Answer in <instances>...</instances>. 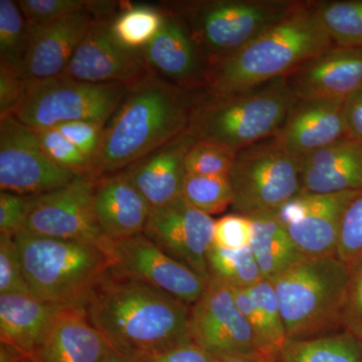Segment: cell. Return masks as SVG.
<instances>
[{"instance_id":"6da1fadb","label":"cell","mask_w":362,"mask_h":362,"mask_svg":"<svg viewBox=\"0 0 362 362\" xmlns=\"http://www.w3.org/2000/svg\"><path fill=\"white\" fill-rule=\"evenodd\" d=\"M114 351L146 362L192 342V306L111 267L80 305Z\"/></svg>"},{"instance_id":"7a4b0ae2","label":"cell","mask_w":362,"mask_h":362,"mask_svg":"<svg viewBox=\"0 0 362 362\" xmlns=\"http://www.w3.org/2000/svg\"><path fill=\"white\" fill-rule=\"evenodd\" d=\"M202 93L189 92L149 71L128 88L105 125L93 178L120 173L187 131Z\"/></svg>"},{"instance_id":"3957f363","label":"cell","mask_w":362,"mask_h":362,"mask_svg":"<svg viewBox=\"0 0 362 362\" xmlns=\"http://www.w3.org/2000/svg\"><path fill=\"white\" fill-rule=\"evenodd\" d=\"M334 45L316 1H297L289 13L246 47L209 69L204 92L223 96L287 77Z\"/></svg>"},{"instance_id":"277c9868","label":"cell","mask_w":362,"mask_h":362,"mask_svg":"<svg viewBox=\"0 0 362 362\" xmlns=\"http://www.w3.org/2000/svg\"><path fill=\"white\" fill-rule=\"evenodd\" d=\"M295 102L285 78L223 96L204 92L192 108L187 131L197 141L216 143L238 153L277 135Z\"/></svg>"},{"instance_id":"5b68a950","label":"cell","mask_w":362,"mask_h":362,"mask_svg":"<svg viewBox=\"0 0 362 362\" xmlns=\"http://www.w3.org/2000/svg\"><path fill=\"white\" fill-rule=\"evenodd\" d=\"M350 268L334 257H304L272 279L288 340L309 339L342 327Z\"/></svg>"},{"instance_id":"8992f818","label":"cell","mask_w":362,"mask_h":362,"mask_svg":"<svg viewBox=\"0 0 362 362\" xmlns=\"http://www.w3.org/2000/svg\"><path fill=\"white\" fill-rule=\"evenodd\" d=\"M13 238L30 293L42 301L80 306L114 264L110 255L88 243L25 230Z\"/></svg>"},{"instance_id":"52a82bcc","label":"cell","mask_w":362,"mask_h":362,"mask_svg":"<svg viewBox=\"0 0 362 362\" xmlns=\"http://www.w3.org/2000/svg\"><path fill=\"white\" fill-rule=\"evenodd\" d=\"M297 0H187L164 11L185 26L206 69L218 65L277 23Z\"/></svg>"},{"instance_id":"ba28073f","label":"cell","mask_w":362,"mask_h":362,"mask_svg":"<svg viewBox=\"0 0 362 362\" xmlns=\"http://www.w3.org/2000/svg\"><path fill=\"white\" fill-rule=\"evenodd\" d=\"M303 159L267 138L240 150L228 175L233 213L252 216L275 214L302 190Z\"/></svg>"},{"instance_id":"9c48e42d","label":"cell","mask_w":362,"mask_h":362,"mask_svg":"<svg viewBox=\"0 0 362 362\" xmlns=\"http://www.w3.org/2000/svg\"><path fill=\"white\" fill-rule=\"evenodd\" d=\"M130 85L92 84L59 75L28 83L25 101L16 117L32 129L74 121L106 125Z\"/></svg>"},{"instance_id":"30bf717a","label":"cell","mask_w":362,"mask_h":362,"mask_svg":"<svg viewBox=\"0 0 362 362\" xmlns=\"http://www.w3.org/2000/svg\"><path fill=\"white\" fill-rule=\"evenodd\" d=\"M94 187L92 177L78 175L65 187L33 197L23 230L45 237L88 243L113 258L114 244L105 235L98 221Z\"/></svg>"},{"instance_id":"8fae6325","label":"cell","mask_w":362,"mask_h":362,"mask_svg":"<svg viewBox=\"0 0 362 362\" xmlns=\"http://www.w3.org/2000/svg\"><path fill=\"white\" fill-rule=\"evenodd\" d=\"M190 337L192 342L218 359L274 361L259 347L235 304L232 288L218 281L209 280L206 291L192 306Z\"/></svg>"},{"instance_id":"7c38bea8","label":"cell","mask_w":362,"mask_h":362,"mask_svg":"<svg viewBox=\"0 0 362 362\" xmlns=\"http://www.w3.org/2000/svg\"><path fill=\"white\" fill-rule=\"evenodd\" d=\"M52 160L32 128L16 116L0 120V189L37 197L65 187L77 177Z\"/></svg>"},{"instance_id":"4fadbf2b","label":"cell","mask_w":362,"mask_h":362,"mask_svg":"<svg viewBox=\"0 0 362 362\" xmlns=\"http://www.w3.org/2000/svg\"><path fill=\"white\" fill-rule=\"evenodd\" d=\"M214 228L211 216L181 197L151 209L143 235L209 282L206 257L214 244Z\"/></svg>"},{"instance_id":"5bb4252c","label":"cell","mask_w":362,"mask_h":362,"mask_svg":"<svg viewBox=\"0 0 362 362\" xmlns=\"http://www.w3.org/2000/svg\"><path fill=\"white\" fill-rule=\"evenodd\" d=\"M358 192L329 194L300 192L275 214L304 257H334L343 216Z\"/></svg>"},{"instance_id":"9a60e30c","label":"cell","mask_w":362,"mask_h":362,"mask_svg":"<svg viewBox=\"0 0 362 362\" xmlns=\"http://www.w3.org/2000/svg\"><path fill=\"white\" fill-rule=\"evenodd\" d=\"M111 21L95 20L62 76L92 84L131 85L149 73L142 49L121 44L112 33Z\"/></svg>"},{"instance_id":"2e32d148","label":"cell","mask_w":362,"mask_h":362,"mask_svg":"<svg viewBox=\"0 0 362 362\" xmlns=\"http://www.w3.org/2000/svg\"><path fill=\"white\" fill-rule=\"evenodd\" d=\"M113 259L117 271L190 306L206 291V280L162 251L143 233L115 243Z\"/></svg>"},{"instance_id":"e0dca14e","label":"cell","mask_w":362,"mask_h":362,"mask_svg":"<svg viewBox=\"0 0 362 362\" xmlns=\"http://www.w3.org/2000/svg\"><path fill=\"white\" fill-rule=\"evenodd\" d=\"M341 99H296L278 134L286 151L303 159L349 135Z\"/></svg>"},{"instance_id":"ac0fdd59","label":"cell","mask_w":362,"mask_h":362,"mask_svg":"<svg viewBox=\"0 0 362 362\" xmlns=\"http://www.w3.org/2000/svg\"><path fill=\"white\" fill-rule=\"evenodd\" d=\"M163 11L160 30L142 49L147 68L181 89L204 92L207 69L199 49L183 23Z\"/></svg>"},{"instance_id":"d6986e66","label":"cell","mask_w":362,"mask_h":362,"mask_svg":"<svg viewBox=\"0 0 362 362\" xmlns=\"http://www.w3.org/2000/svg\"><path fill=\"white\" fill-rule=\"evenodd\" d=\"M285 78L296 99L347 100L362 87V49L334 45Z\"/></svg>"},{"instance_id":"ffe728a7","label":"cell","mask_w":362,"mask_h":362,"mask_svg":"<svg viewBox=\"0 0 362 362\" xmlns=\"http://www.w3.org/2000/svg\"><path fill=\"white\" fill-rule=\"evenodd\" d=\"M195 142L194 136L185 131L173 141L122 170L151 209L182 197L187 175L185 159Z\"/></svg>"},{"instance_id":"44dd1931","label":"cell","mask_w":362,"mask_h":362,"mask_svg":"<svg viewBox=\"0 0 362 362\" xmlns=\"http://www.w3.org/2000/svg\"><path fill=\"white\" fill-rule=\"evenodd\" d=\"M94 202L100 226L113 244L144 232L151 207L123 171L95 180Z\"/></svg>"},{"instance_id":"7402d4cb","label":"cell","mask_w":362,"mask_h":362,"mask_svg":"<svg viewBox=\"0 0 362 362\" xmlns=\"http://www.w3.org/2000/svg\"><path fill=\"white\" fill-rule=\"evenodd\" d=\"M94 21L87 8L52 25H28L30 47L23 78L30 83L61 75Z\"/></svg>"},{"instance_id":"603a6c76","label":"cell","mask_w":362,"mask_h":362,"mask_svg":"<svg viewBox=\"0 0 362 362\" xmlns=\"http://www.w3.org/2000/svg\"><path fill=\"white\" fill-rule=\"evenodd\" d=\"M65 307L33 295L0 294L1 346L21 356H33Z\"/></svg>"},{"instance_id":"cb8c5ba5","label":"cell","mask_w":362,"mask_h":362,"mask_svg":"<svg viewBox=\"0 0 362 362\" xmlns=\"http://www.w3.org/2000/svg\"><path fill=\"white\" fill-rule=\"evenodd\" d=\"M362 189V139L347 136L303 158L302 190L329 194Z\"/></svg>"},{"instance_id":"d4e9b609","label":"cell","mask_w":362,"mask_h":362,"mask_svg":"<svg viewBox=\"0 0 362 362\" xmlns=\"http://www.w3.org/2000/svg\"><path fill=\"white\" fill-rule=\"evenodd\" d=\"M110 349L80 307L66 306L30 357L35 362H100Z\"/></svg>"},{"instance_id":"484cf974","label":"cell","mask_w":362,"mask_h":362,"mask_svg":"<svg viewBox=\"0 0 362 362\" xmlns=\"http://www.w3.org/2000/svg\"><path fill=\"white\" fill-rule=\"evenodd\" d=\"M247 218L252 223L250 249L265 280H272L304 258L275 214Z\"/></svg>"},{"instance_id":"4316f807","label":"cell","mask_w":362,"mask_h":362,"mask_svg":"<svg viewBox=\"0 0 362 362\" xmlns=\"http://www.w3.org/2000/svg\"><path fill=\"white\" fill-rule=\"evenodd\" d=\"M279 362H362V340L344 329L309 339L287 340Z\"/></svg>"},{"instance_id":"83f0119b","label":"cell","mask_w":362,"mask_h":362,"mask_svg":"<svg viewBox=\"0 0 362 362\" xmlns=\"http://www.w3.org/2000/svg\"><path fill=\"white\" fill-rule=\"evenodd\" d=\"M30 47V26L18 2L0 0V66L23 77Z\"/></svg>"},{"instance_id":"f1b7e54d","label":"cell","mask_w":362,"mask_h":362,"mask_svg":"<svg viewBox=\"0 0 362 362\" xmlns=\"http://www.w3.org/2000/svg\"><path fill=\"white\" fill-rule=\"evenodd\" d=\"M206 261L209 280L230 287L249 289L264 280L250 246L226 250L213 244L207 252Z\"/></svg>"},{"instance_id":"f546056e","label":"cell","mask_w":362,"mask_h":362,"mask_svg":"<svg viewBox=\"0 0 362 362\" xmlns=\"http://www.w3.org/2000/svg\"><path fill=\"white\" fill-rule=\"evenodd\" d=\"M316 6L333 44L362 49V0L316 1Z\"/></svg>"},{"instance_id":"4dcf8cb0","label":"cell","mask_w":362,"mask_h":362,"mask_svg":"<svg viewBox=\"0 0 362 362\" xmlns=\"http://www.w3.org/2000/svg\"><path fill=\"white\" fill-rule=\"evenodd\" d=\"M163 20L162 8L123 6L111 21V30L114 37L126 47L141 51L156 37Z\"/></svg>"},{"instance_id":"1f68e13d","label":"cell","mask_w":362,"mask_h":362,"mask_svg":"<svg viewBox=\"0 0 362 362\" xmlns=\"http://www.w3.org/2000/svg\"><path fill=\"white\" fill-rule=\"evenodd\" d=\"M182 197L188 204L207 216L220 214L233 204L228 177L187 175Z\"/></svg>"},{"instance_id":"d6a6232c","label":"cell","mask_w":362,"mask_h":362,"mask_svg":"<svg viewBox=\"0 0 362 362\" xmlns=\"http://www.w3.org/2000/svg\"><path fill=\"white\" fill-rule=\"evenodd\" d=\"M249 291L265 324L269 349L279 359L288 338L275 288L271 281L264 279L258 284L249 288Z\"/></svg>"},{"instance_id":"836d02e7","label":"cell","mask_w":362,"mask_h":362,"mask_svg":"<svg viewBox=\"0 0 362 362\" xmlns=\"http://www.w3.org/2000/svg\"><path fill=\"white\" fill-rule=\"evenodd\" d=\"M39 139L40 144L52 161L62 168L73 171L77 175L90 176L93 178V164L66 137L54 127L33 129ZM94 180V178H93Z\"/></svg>"},{"instance_id":"e575fe53","label":"cell","mask_w":362,"mask_h":362,"mask_svg":"<svg viewBox=\"0 0 362 362\" xmlns=\"http://www.w3.org/2000/svg\"><path fill=\"white\" fill-rule=\"evenodd\" d=\"M237 153L206 141H197L185 159L187 175L228 177Z\"/></svg>"},{"instance_id":"d590c367","label":"cell","mask_w":362,"mask_h":362,"mask_svg":"<svg viewBox=\"0 0 362 362\" xmlns=\"http://www.w3.org/2000/svg\"><path fill=\"white\" fill-rule=\"evenodd\" d=\"M337 256L349 268L362 258V189L345 211Z\"/></svg>"},{"instance_id":"8d00e7d4","label":"cell","mask_w":362,"mask_h":362,"mask_svg":"<svg viewBox=\"0 0 362 362\" xmlns=\"http://www.w3.org/2000/svg\"><path fill=\"white\" fill-rule=\"evenodd\" d=\"M18 2L28 25H52L87 9V0H21Z\"/></svg>"},{"instance_id":"74e56055","label":"cell","mask_w":362,"mask_h":362,"mask_svg":"<svg viewBox=\"0 0 362 362\" xmlns=\"http://www.w3.org/2000/svg\"><path fill=\"white\" fill-rule=\"evenodd\" d=\"M32 295L13 235L0 233V294Z\"/></svg>"},{"instance_id":"f35d334b","label":"cell","mask_w":362,"mask_h":362,"mask_svg":"<svg viewBox=\"0 0 362 362\" xmlns=\"http://www.w3.org/2000/svg\"><path fill=\"white\" fill-rule=\"evenodd\" d=\"M251 220L239 214L223 216L214 221V245L226 250H239L250 246Z\"/></svg>"},{"instance_id":"ab89813d","label":"cell","mask_w":362,"mask_h":362,"mask_svg":"<svg viewBox=\"0 0 362 362\" xmlns=\"http://www.w3.org/2000/svg\"><path fill=\"white\" fill-rule=\"evenodd\" d=\"M342 328L362 340V258L350 267L342 313Z\"/></svg>"},{"instance_id":"60d3db41","label":"cell","mask_w":362,"mask_h":362,"mask_svg":"<svg viewBox=\"0 0 362 362\" xmlns=\"http://www.w3.org/2000/svg\"><path fill=\"white\" fill-rule=\"evenodd\" d=\"M105 125L92 121H74L54 126L88 159L94 162L101 144Z\"/></svg>"},{"instance_id":"b9f144b4","label":"cell","mask_w":362,"mask_h":362,"mask_svg":"<svg viewBox=\"0 0 362 362\" xmlns=\"http://www.w3.org/2000/svg\"><path fill=\"white\" fill-rule=\"evenodd\" d=\"M33 197L0 192V233L14 235L25 228Z\"/></svg>"},{"instance_id":"7bdbcfd3","label":"cell","mask_w":362,"mask_h":362,"mask_svg":"<svg viewBox=\"0 0 362 362\" xmlns=\"http://www.w3.org/2000/svg\"><path fill=\"white\" fill-rule=\"evenodd\" d=\"M28 81L0 66V120L16 116L25 101Z\"/></svg>"},{"instance_id":"ee69618b","label":"cell","mask_w":362,"mask_h":362,"mask_svg":"<svg viewBox=\"0 0 362 362\" xmlns=\"http://www.w3.org/2000/svg\"><path fill=\"white\" fill-rule=\"evenodd\" d=\"M232 288L233 297H235V304H237L240 313L246 319L247 322L249 323L250 327L252 328L259 347L266 356L274 359V361H279L277 357L274 356L270 349H269L265 324H264L263 318H262L261 312L259 311L258 307L256 306L254 300H252L249 289H246V288Z\"/></svg>"},{"instance_id":"f6af8a7d","label":"cell","mask_w":362,"mask_h":362,"mask_svg":"<svg viewBox=\"0 0 362 362\" xmlns=\"http://www.w3.org/2000/svg\"><path fill=\"white\" fill-rule=\"evenodd\" d=\"M146 362H218V358L192 341L166 350Z\"/></svg>"},{"instance_id":"bcb514c9","label":"cell","mask_w":362,"mask_h":362,"mask_svg":"<svg viewBox=\"0 0 362 362\" xmlns=\"http://www.w3.org/2000/svg\"><path fill=\"white\" fill-rule=\"evenodd\" d=\"M345 119L349 135L362 139V87L345 102Z\"/></svg>"},{"instance_id":"7dc6e473","label":"cell","mask_w":362,"mask_h":362,"mask_svg":"<svg viewBox=\"0 0 362 362\" xmlns=\"http://www.w3.org/2000/svg\"><path fill=\"white\" fill-rule=\"evenodd\" d=\"M0 362H35L30 357L21 356L6 347L1 346V361Z\"/></svg>"},{"instance_id":"c3c4849f","label":"cell","mask_w":362,"mask_h":362,"mask_svg":"<svg viewBox=\"0 0 362 362\" xmlns=\"http://www.w3.org/2000/svg\"><path fill=\"white\" fill-rule=\"evenodd\" d=\"M100 362H135L127 358V357L121 356L118 352L114 351L113 349H110L105 354L103 358Z\"/></svg>"},{"instance_id":"681fc988","label":"cell","mask_w":362,"mask_h":362,"mask_svg":"<svg viewBox=\"0 0 362 362\" xmlns=\"http://www.w3.org/2000/svg\"><path fill=\"white\" fill-rule=\"evenodd\" d=\"M218 362H279L266 361V359L223 358L218 359Z\"/></svg>"}]
</instances>
